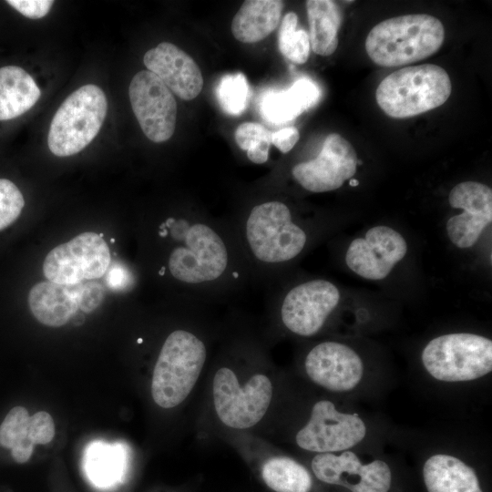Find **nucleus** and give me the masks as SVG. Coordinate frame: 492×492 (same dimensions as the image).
I'll return each instance as SVG.
<instances>
[{
  "instance_id": "nucleus-1",
  "label": "nucleus",
  "mask_w": 492,
  "mask_h": 492,
  "mask_svg": "<svg viewBox=\"0 0 492 492\" xmlns=\"http://www.w3.org/2000/svg\"><path fill=\"white\" fill-rule=\"evenodd\" d=\"M177 242L168 268L177 281L199 285L219 280L227 271V245L211 225L201 221L169 218L160 225Z\"/></svg>"
},
{
  "instance_id": "nucleus-2",
  "label": "nucleus",
  "mask_w": 492,
  "mask_h": 492,
  "mask_svg": "<svg viewBox=\"0 0 492 492\" xmlns=\"http://www.w3.org/2000/svg\"><path fill=\"white\" fill-rule=\"evenodd\" d=\"M445 40L442 22L426 14L385 19L374 26L365 51L378 66L393 67L423 60L439 50Z\"/></svg>"
},
{
  "instance_id": "nucleus-3",
  "label": "nucleus",
  "mask_w": 492,
  "mask_h": 492,
  "mask_svg": "<svg viewBox=\"0 0 492 492\" xmlns=\"http://www.w3.org/2000/svg\"><path fill=\"white\" fill-rule=\"evenodd\" d=\"M451 91L450 77L443 67L423 64L385 77L377 87L375 98L387 116L405 118L442 106Z\"/></svg>"
},
{
  "instance_id": "nucleus-4",
  "label": "nucleus",
  "mask_w": 492,
  "mask_h": 492,
  "mask_svg": "<svg viewBox=\"0 0 492 492\" xmlns=\"http://www.w3.org/2000/svg\"><path fill=\"white\" fill-rule=\"evenodd\" d=\"M207 356L204 343L185 330L172 332L165 340L157 359L151 395L163 408L182 403L193 389Z\"/></svg>"
},
{
  "instance_id": "nucleus-5",
  "label": "nucleus",
  "mask_w": 492,
  "mask_h": 492,
  "mask_svg": "<svg viewBox=\"0 0 492 492\" xmlns=\"http://www.w3.org/2000/svg\"><path fill=\"white\" fill-rule=\"evenodd\" d=\"M108 102L96 85L80 87L56 110L50 124L47 144L57 157L78 153L97 135L105 120Z\"/></svg>"
},
{
  "instance_id": "nucleus-6",
  "label": "nucleus",
  "mask_w": 492,
  "mask_h": 492,
  "mask_svg": "<svg viewBox=\"0 0 492 492\" xmlns=\"http://www.w3.org/2000/svg\"><path fill=\"white\" fill-rule=\"evenodd\" d=\"M245 239L255 259L266 264L291 261L304 249L307 236L278 200L254 206L245 222Z\"/></svg>"
},
{
  "instance_id": "nucleus-7",
  "label": "nucleus",
  "mask_w": 492,
  "mask_h": 492,
  "mask_svg": "<svg viewBox=\"0 0 492 492\" xmlns=\"http://www.w3.org/2000/svg\"><path fill=\"white\" fill-rule=\"evenodd\" d=\"M421 359L425 370L439 381L475 380L492 370V341L468 333L443 334L425 346Z\"/></svg>"
},
{
  "instance_id": "nucleus-8",
  "label": "nucleus",
  "mask_w": 492,
  "mask_h": 492,
  "mask_svg": "<svg viewBox=\"0 0 492 492\" xmlns=\"http://www.w3.org/2000/svg\"><path fill=\"white\" fill-rule=\"evenodd\" d=\"M212 395L219 419L229 427L246 429L266 414L272 384L267 375L256 374L241 385L231 369L221 367L213 377Z\"/></svg>"
},
{
  "instance_id": "nucleus-9",
  "label": "nucleus",
  "mask_w": 492,
  "mask_h": 492,
  "mask_svg": "<svg viewBox=\"0 0 492 492\" xmlns=\"http://www.w3.org/2000/svg\"><path fill=\"white\" fill-rule=\"evenodd\" d=\"M110 261V251L103 238L87 231L50 251L43 272L49 282L74 285L101 278Z\"/></svg>"
},
{
  "instance_id": "nucleus-10",
  "label": "nucleus",
  "mask_w": 492,
  "mask_h": 492,
  "mask_svg": "<svg viewBox=\"0 0 492 492\" xmlns=\"http://www.w3.org/2000/svg\"><path fill=\"white\" fill-rule=\"evenodd\" d=\"M366 435L364 421L356 414L336 410L328 400L314 404L308 423L296 435L297 445L307 451L333 453L346 451Z\"/></svg>"
},
{
  "instance_id": "nucleus-11",
  "label": "nucleus",
  "mask_w": 492,
  "mask_h": 492,
  "mask_svg": "<svg viewBox=\"0 0 492 492\" xmlns=\"http://www.w3.org/2000/svg\"><path fill=\"white\" fill-rule=\"evenodd\" d=\"M128 96L146 137L156 143L169 139L176 127L177 103L163 82L149 70L139 71L129 84Z\"/></svg>"
},
{
  "instance_id": "nucleus-12",
  "label": "nucleus",
  "mask_w": 492,
  "mask_h": 492,
  "mask_svg": "<svg viewBox=\"0 0 492 492\" xmlns=\"http://www.w3.org/2000/svg\"><path fill=\"white\" fill-rule=\"evenodd\" d=\"M341 298L338 288L326 280L298 284L285 295L281 317L284 326L301 336H312L323 326Z\"/></svg>"
},
{
  "instance_id": "nucleus-13",
  "label": "nucleus",
  "mask_w": 492,
  "mask_h": 492,
  "mask_svg": "<svg viewBox=\"0 0 492 492\" xmlns=\"http://www.w3.org/2000/svg\"><path fill=\"white\" fill-rule=\"evenodd\" d=\"M358 159L353 145L337 133L323 141L316 158L295 165L292 173L297 182L311 192L339 189L356 172Z\"/></svg>"
},
{
  "instance_id": "nucleus-14",
  "label": "nucleus",
  "mask_w": 492,
  "mask_h": 492,
  "mask_svg": "<svg viewBox=\"0 0 492 492\" xmlns=\"http://www.w3.org/2000/svg\"><path fill=\"white\" fill-rule=\"evenodd\" d=\"M406 253L407 242L403 235L391 227L378 225L350 243L345 262L355 274L379 281L388 276Z\"/></svg>"
},
{
  "instance_id": "nucleus-15",
  "label": "nucleus",
  "mask_w": 492,
  "mask_h": 492,
  "mask_svg": "<svg viewBox=\"0 0 492 492\" xmlns=\"http://www.w3.org/2000/svg\"><path fill=\"white\" fill-rule=\"evenodd\" d=\"M312 468L319 480L352 492H388L391 487L392 473L385 462L377 459L364 465L352 451L319 453L312 460Z\"/></svg>"
},
{
  "instance_id": "nucleus-16",
  "label": "nucleus",
  "mask_w": 492,
  "mask_h": 492,
  "mask_svg": "<svg viewBox=\"0 0 492 492\" xmlns=\"http://www.w3.org/2000/svg\"><path fill=\"white\" fill-rule=\"evenodd\" d=\"M448 201L452 208L463 210L446 221L449 240L460 249L473 247L492 222L491 188L477 181L460 182L451 190Z\"/></svg>"
},
{
  "instance_id": "nucleus-17",
  "label": "nucleus",
  "mask_w": 492,
  "mask_h": 492,
  "mask_svg": "<svg viewBox=\"0 0 492 492\" xmlns=\"http://www.w3.org/2000/svg\"><path fill=\"white\" fill-rule=\"evenodd\" d=\"M304 366L313 383L333 392L353 390L364 374L363 361L358 354L338 342L315 345L308 353Z\"/></svg>"
},
{
  "instance_id": "nucleus-18",
  "label": "nucleus",
  "mask_w": 492,
  "mask_h": 492,
  "mask_svg": "<svg viewBox=\"0 0 492 492\" xmlns=\"http://www.w3.org/2000/svg\"><path fill=\"white\" fill-rule=\"evenodd\" d=\"M143 62L179 98L191 100L200 93L201 71L192 57L177 46L161 42L146 52Z\"/></svg>"
},
{
  "instance_id": "nucleus-19",
  "label": "nucleus",
  "mask_w": 492,
  "mask_h": 492,
  "mask_svg": "<svg viewBox=\"0 0 492 492\" xmlns=\"http://www.w3.org/2000/svg\"><path fill=\"white\" fill-rule=\"evenodd\" d=\"M80 283L58 284L52 282L36 283L29 292L28 304L33 315L41 323L59 327L66 324L79 309Z\"/></svg>"
},
{
  "instance_id": "nucleus-20",
  "label": "nucleus",
  "mask_w": 492,
  "mask_h": 492,
  "mask_svg": "<svg viewBox=\"0 0 492 492\" xmlns=\"http://www.w3.org/2000/svg\"><path fill=\"white\" fill-rule=\"evenodd\" d=\"M320 96V88L313 80L301 77L286 90L265 91L260 101V112L268 122L287 123L315 105Z\"/></svg>"
},
{
  "instance_id": "nucleus-21",
  "label": "nucleus",
  "mask_w": 492,
  "mask_h": 492,
  "mask_svg": "<svg viewBox=\"0 0 492 492\" xmlns=\"http://www.w3.org/2000/svg\"><path fill=\"white\" fill-rule=\"evenodd\" d=\"M423 477L428 492H483L474 469L449 455L430 456Z\"/></svg>"
},
{
  "instance_id": "nucleus-22",
  "label": "nucleus",
  "mask_w": 492,
  "mask_h": 492,
  "mask_svg": "<svg viewBox=\"0 0 492 492\" xmlns=\"http://www.w3.org/2000/svg\"><path fill=\"white\" fill-rule=\"evenodd\" d=\"M284 3L280 0L244 1L231 22L233 36L242 43H256L278 26Z\"/></svg>"
},
{
  "instance_id": "nucleus-23",
  "label": "nucleus",
  "mask_w": 492,
  "mask_h": 492,
  "mask_svg": "<svg viewBox=\"0 0 492 492\" xmlns=\"http://www.w3.org/2000/svg\"><path fill=\"white\" fill-rule=\"evenodd\" d=\"M40 96L39 87L25 69L15 66L0 68V120L23 115Z\"/></svg>"
},
{
  "instance_id": "nucleus-24",
  "label": "nucleus",
  "mask_w": 492,
  "mask_h": 492,
  "mask_svg": "<svg viewBox=\"0 0 492 492\" xmlns=\"http://www.w3.org/2000/svg\"><path fill=\"white\" fill-rule=\"evenodd\" d=\"M306 10L313 51L323 56L332 55L338 46V30L343 19L339 5L331 0H308Z\"/></svg>"
},
{
  "instance_id": "nucleus-25",
  "label": "nucleus",
  "mask_w": 492,
  "mask_h": 492,
  "mask_svg": "<svg viewBox=\"0 0 492 492\" xmlns=\"http://www.w3.org/2000/svg\"><path fill=\"white\" fill-rule=\"evenodd\" d=\"M261 477L275 492H309L313 480L308 470L286 456L272 457L263 464Z\"/></svg>"
},
{
  "instance_id": "nucleus-26",
  "label": "nucleus",
  "mask_w": 492,
  "mask_h": 492,
  "mask_svg": "<svg viewBox=\"0 0 492 492\" xmlns=\"http://www.w3.org/2000/svg\"><path fill=\"white\" fill-rule=\"evenodd\" d=\"M29 414L23 406L12 408L0 425V446L11 449L17 463H26L31 457L35 444L29 439Z\"/></svg>"
},
{
  "instance_id": "nucleus-27",
  "label": "nucleus",
  "mask_w": 492,
  "mask_h": 492,
  "mask_svg": "<svg viewBox=\"0 0 492 492\" xmlns=\"http://www.w3.org/2000/svg\"><path fill=\"white\" fill-rule=\"evenodd\" d=\"M123 461L120 448L105 443H93L87 450L85 467L93 483L105 487L120 478Z\"/></svg>"
},
{
  "instance_id": "nucleus-28",
  "label": "nucleus",
  "mask_w": 492,
  "mask_h": 492,
  "mask_svg": "<svg viewBox=\"0 0 492 492\" xmlns=\"http://www.w3.org/2000/svg\"><path fill=\"white\" fill-rule=\"evenodd\" d=\"M298 16L294 12L287 13L279 30L278 44L281 53L295 64L307 61L310 53V39L303 29L297 30Z\"/></svg>"
},
{
  "instance_id": "nucleus-29",
  "label": "nucleus",
  "mask_w": 492,
  "mask_h": 492,
  "mask_svg": "<svg viewBox=\"0 0 492 492\" xmlns=\"http://www.w3.org/2000/svg\"><path fill=\"white\" fill-rule=\"evenodd\" d=\"M216 97L220 108L229 115L239 116L246 109L250 87L242 73L223 76L216 87Z\"/></svg>"
},
{
  "instance_id": "nucleus-30",
  "label": "nucleus",
  "mask_w": 492,
  "mask_h": 492,
  "mask_svg": "<svg viewBox=\"0 0 492 492\" xmlns=\"http://www.w3.org/2000/svg\"><path fill=\"white\" fill-rule=\"evenodd\" d=\"M25 205L24 197L11 180L0 179V231L11 225Z\"/></svg>"
},
{
  "instance_id": "nucleus-31",
  "label": "nucleus",
  "mask_w": 492,
  "mask_h": 492,
  "mask_svg": "<svg viewBox=\"0 0 492 492\" xmlns=\"http://www.w3.org/2000/svg\"><path fill=\"white\" fill-rule=\"evenodd\" d=\"M237 145L244 151L264 143H272V132L260 123L244 122L241 124L234 134Z\"/></svg>"
},
{
  "instance_id": "nucleus-32",
  "label": "nucleus",
  "mask_w": 492,
  "mask_h": 492,
  "mask_svg": "<svg viewBox=\"0 0 492 492\" xmlns=\"http://www.w3.org/2000/svg\"><path fill=\"white\" fill-rule=\"evenodd\" d=\"M27 434L35 445H46L51 442L55 436V425L51 415L44 411L31 415Z\"/></svg>"
},
{
  "instance_id": "nucleus-33",
  "label": "nucleus",
  "mask_w": 492,
  "mask_h": 492,
  "mask_svg": "<svg viewBox=\"0 0 492 492\" xmlns=\"http://www.w3.org/2000/svg\"><path fill=\"white\" fill-rule=\"evenodd\" d=\"M104 298V289L95 282H81L79 310L91 313L98 307Z\"/></svg>"
},
{
  "instance_id": "nucleus-34",
  "label": "nucleus",
  "mask_w": 492,
  "mask_h": 492,
  "mask_svg": "<svg viewBox=\"0 0 492 492\" xmlns=\"http://www.w3.org/2000/svg\"><path fill=\"white\" fill-rule=\"evenodd\" d=\"M6 3L23 15L32 19L46 15L54 4L51 0H8Z\"/></svg>"
},
{
  "instance_id": "nucleus-35",
  "label": "nucleus",
  "mask_w": 492,
  "mask_h": 492,
  "mask_svg": "<svg viewBox=\"0 0 492 492\" xmlns=\"http://www.w3.org/2000/svg\"><path fill=\"white\" fill-rule=\"evenodd\" d=\"M300 138L294 127H287L272 133V143L282 153L289 152Z\"/></svg>"
},
{
  "instance_id": "nucleus-36",
  "label": "nucleus",
  "mask_w": 492,
  "mask_h": 492,
  "mask_svg": "<svg viewBox=\"0 0 492 492\" xmlns=\"http://www.w3.org/2000/svg\"><path fill=\"white\" fill-rule=\"evenodd\" d=\"M106 282L112 290L121 289L128 282L127 271L119 265L112 266L107 273Z\"/></svg>"
},
{
  "instance_id": "nucleus-37",
  "label": "nucleus",
  "mask_w": 492,
  "mask_h": 492,
  "mask_svg": "<svg viewBox=\"0 0 492 492\" xmlns=\"http://www.w3.org/2000/svg\"><path fill=\"white\" fill-rule=\"evenodd\" d=\"M350 184H351L352 186H356V185L358 184V181H357L356 179H350Z\"/></svg>"
}]
</instances>
